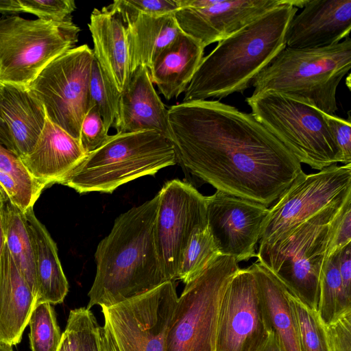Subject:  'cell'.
<instances>
[{"instance_id": "22", "label": "cell", "mask_w": 351, "mask_h": 351, "mask_svg": "<svg viewBox=\"0 0 351 351\" xmlns=\"http://www.w3.org/2000/svg\"><path fill=\"white\" fill-rule=\"evenodd\" d=\"M0 109L13 152L19 157L27 154L45 125L43 105L27 87L2 84Z\"/></svg>"}, {"instance_id": "5", "label": "cell", "mask_w": 351, "mask_h": 351, "mask_svg": "<svg viewBox=\"0 0 351 351\" xmlns=\"http://www.w3.org/2000/svg\"><path fill=\"white\" fill-rule=\"evenodd\" d=\"M177 162L171 142L154 131L116 133L58 182L79 193H112L117 188Z\"/></svg>"}, {"instance_id": "3", "label": "cell", "mask_w": 351, "mask_h": 351, "mask_svg": "<svg viewBox=\"0 0 351 351\" xmlns=\"http://www.w3.org/2000/svg\"><path fill=\"white\" fill-rule=\"evenodd\" d=\"M306 0H291L266 12L226 38L204 57L184 91L183 101L220 99L243 93L285 47L287 27Z\"/></svg>"}, {"instance_id": "1", "label": "cell", "mask_w": 351, "mask_h": 351, "mask_svg": "<svg viewBox=\"0 0 351 351\" xmlns=\"http://www.w3.org/2000/svg\"><path fill=\"white\" fill-rule=\"evenodd\" d=\"M167 110L177 162L217 191L267 207L303 172L252 113L208 99L182 101Z\"/></svg>"}, {"instance_id": "11", "label": "cell", "mask_w": 351, "mask_h": 351, "mask_svg": "<svg viewBox=\"0 0 351 351\" xmlns=\"http://www.w3.org/2000/svg\"><path fill=\"white\" fill-rule=\"evenodd\" d=\"M178 298L174 281H167L136 297L102 306L118 351H166Z\"/></svg>"}, {"instance_id": "34", "label": "cell", "mask_w": 351, "mask_h": 351, "mask_svg": "<svg viewBox=\"0 0 351 351\" xmlns=\"http://www.w3.org/2000/svg\"><path fill=\"white\" fill-rule=\"evenodd\" d=\"M106 8L122 19L138 14L160 16L174 14L179 8L178 0H117Z\"/></svg>"}, {"instance_id": "23", "label": "cell", "mask_w": 351, "mask_h": 351, "mask_svg": "<svg viewBox=\"0 0 351 351\" xmlns=\"http://www.w3.org/2000/svg\"><path fill=\"white\" fill-rule=\"evenodd\" d=\"M204 48L181 33L155 59L149 69L151 80L167 100L186 90L204 58Z\"/></svg>"}, {"instance_id": "7", "label": "cell", "mask_w": 351, "mask_h": 351, "mask_svg": "<svg viewBox=\"0 0 351 351\" xmlns=\"http://www.w3.org/2000/svg\"><path fill=\"white\" fill-rule=\"evenodd\" d=\"M253 116L298 160L322 170L341 157L324 112L315 107L276 93L246 98Z\"/></svg>"}, {"instance_id": "14", "label": "cell", "mask_w": 351, "mask_h": 351, "mask_svg": "<svg viewBox=\"0 0 351 351\" xmlns=\"http://www.w3.org/2000/svg\"><path fill=\"white\" fill-rule=\"evenodd\" d=\"M270 330L255 276L239 269L221 300L215 351H260Z\"/></svg>"}, {"instance_id": "6", "label": "cell", "mask_w": 351, "mask_h": 351, "mask_svg": "<svg viewBox=\"0 0 351 351\" xmlns=\"http://www.w3.org/2000/svg\"><path fill=\"white\" fill-rule=\"evenodd\" d=\"M351 195L337 201L272 243H259L257 261L305 306L317 311L330 225Z\"/></svg>"}, {"instance_id": "40", "label": "cell", "mask_w": 351, "mask_h": 351, "mask_svg": "<svg viewBox=\"0 0 351 351\" xmlns=\"http://www.w3.org/2000/svg\"><path fill=\"white\" fill-rule=\"evenodd\" d=\"M324 118L339 150L341 163L351 164V120L324 112Z\"/></svg>"}, {"instance_id": "28", "label": "cell", "mask_w": 351, "mask_h": 351, "mask_svg": "<svg viewBox=\"0 0 351 351\" xmlns=\"http://www.w3.org/2000/svg\"><path fill=\"white\" fill-rule=\"evenodd\" d=\"M45 187L30 175L18 155L0 143V189L14 204L25 213Z\"/></svg>"}, {"instance_id": "13", "label": "cell", "mask_w": 351, "mask_h": 351, "mask_svg": "<svg viewBox=\"0 0 351 351\" xmlns=\"http://www.w3.org/2000/svg\"><path fill=\"white\" fill-rule=\"evenodd\" d=\"M158 194L155 243L168 281L175 282L181 256L192 234L208 225L206 196L191 184L178 179L166 182Z\"/></svg>"}, {"instance_id": "24", "label": "cell", "mask_w": 351, "mask_h": 351, "mask_svg": "<svg viewBox=\"0 0 351 351\" xmlns=\"http://www.w3.org/2000/svg\"><path fill=\"white\" fill-rule=\"evenodd\" d=\"M249 268L255 276L267 323L281 351H302L294 311L285 285L256 261Z\"/></svg>"}, {"instance_id": "45", "label": "cell", "mask_w": 351, "mask_h": 351, "mask_svg": "<svg viewBox=\"0 0 351 351\" xmlns=\"http://www.w3.org/2000/svg\"><path fill=\"white\" fill-rule=\"evenodd\" d=\"M1 88L2 84L0 83V100L1 96ZM0 143L4 145L6 148L13 152L12 145L10 140V136L6 127V125L1 117V109H0Z\"/></svg>"}, {"instance_id": "42", "label": "cell", "mask_w": 351, "mask_h": 351, "mask_svg": "<svg viewBox=\"0 0 351 351\" xmlns=\"http://www.w3.org/2000/svg\"><path fill=\"white\" fill-rule=\"evenodd\" d=\"M57 351H79L75 331L69 319Z\"/></svg>"}, {"instance_id": "15", "label": "cell", "mask_w": 351, "mask_h": 351, "mask_svg": "<svg viewBox=\"0 0 351 351\" xmlns=\"http://www.w3.org/2000/svg\"><path fill=\"white\" fill-rule=\"evenodd\" d=\"M291 1L178 0L180 8L174 16L181 32L205 49Z\"/></svg>"}, {"instance_id": "47", "label": "cell", "mask_w": 351, "mask_h": 351, "mask_svg": "<svg viewBox=\"0 0 351 351\" xmlns=\"http://www.w3.org/2000/svg\"><path fill=\"white\" fill-rule=\"evenodd\" d=\"M0 351H14L12 346L0 344Z\"/></svg>"}, {"instance_id": "39", "label": "cell", "mask_w": 351, "mask_h": 351, "mask_svg": "<svg viewBox=\"0 0 351 351\" xmlns=\"http://www.w3.org/2000/svg\"><path fill=\"white\" fill-rule=\"evenodd\" d=\"M330 351H351V309L326 326Z\"/></svg>"}, {"instance_id": "10", "label": "cell", "mask_w": 351, "mask_h": 351, "mask_svg": "<svg viewBox=\"0 0 351 351\" xmlns=\"http://www.w3.org/2000/svg\"><path fill=\"white\" fill-rule=\"evenodd\" d=\"M94 54L86 44L49 62L27 88L43 105L47 117L79 141L90 105L89 83Z\"/></svg>"}, {"instance_id": "9", "label": "cell", "mask_w": 351, "mask_h": 351, "mask_svg": "<svg viewBox=\"0 0 351 351\" xmlns=\"http://www.w3.org/2000/svg\"><path fill=\"white\" fill-rule=\"evenodd\" d=\"M239 269L235 258L221 255L185 284L169 324L166 351H215L221 300Z\"/></svg>"}, {"instance_id": "43", "label": "cell", "mask_w": 351, "mask_h": 351, "mask_svg": "<svg viewBox=\"0 0 351 351\" xmlns=\"http://www.w3.org/2000/svg\"><path fill=\"white\" fill-rule=\"evenodd\" d=\"M100 337L103 351H118L114 338L106 322L100 328Z\"/></svg>"}, {"instance_id": "18", "label": "cell", "mask_w": 351, "mask_h": 351, "mask_svg": "<svg viewBox=\"0 0 351 351\" xmlns=\"http://www.w3.org/2000/svg\"><path fill=\"white\" fill-rule=\"evenodd\" d=\"M167 114L154 88L149 69L141 66L134 71L128 85L121 94L112 127L117 134L154 131L169 140Z\"/></svg>"}, {"instance_id": "35", "label": "cell", "mask_w": 351, "mask_h": 351, "mask_svg": "<svg viewBox=\"0 0 351 351\" xmlns=\"http://www.w3.org/2000/svg\"><path fill=\"white\" fill-rule=\"evenodd\" d=\"M68 319L74 327L79 351H103L100 328L97 319L86 307L73 309Z\"/></svg>"}, {"instance_id": "33", "label": "cell", "mask_w": 351, "mask_h": 351, "mask_svg": "<svg viewBox=\"0 0 351 351\" xmlns=\"http://www.w3.org/2000/svg\"><path fill=\"white\" fill-rule=\"evenodd\" d=\"M28 324L32 351H57L62 333L52 304L37 303Z\"/></svg>"}, {"instance_id": "36", "label": "cell", "mask_w": 351, "mask_h": 351, "mask_svg": "<svg viewBox=\"0 0 351 351\" xmlns=\"http://www.w3.org/2000/svg\"><path fill=\"white\" fill-rule=\"evenodd\" d=\"M23 12L29 13L38 19L62 22L71 19L76 5L73 0H19Z\"/></svg>"}, {"instance_id": "19", "label": "cell", "mask_w": 351, "mask_h": 351, "mask_svg": "<svg viewBox=\"0 0 351 351\" xmlns=\"http://www.w3.org/2000/svg\"><path fill=\"white\" fill-rule=\"evenodd\" d=\"M86 156L80 141L46 116L35 145L20 158L30 175L47 187L58 183Z\"/></svg>"}, {"instance_id": "2", "label": "cell", "mask_w": 351, "mask_h": 351, "mask_svg": "<svg viewBox=\"0 0 351 351\" xmlns=\"http://www.w3.org/2000/svg\"><path fill=\"white\" fill-rule=\"evenodd\" d=\"M158 193L121 214L95 253L96 274L86 308L109 306L136 297L168 280L154 239Z\"/></svg>"}, {"instance_id": "30", "label": "cell", "mask_w": 351, "mask_h": 351, "mask_svg": "<svg viewBox=\"0 0 351 351\" xmlns=\"http://www.w3.org/2000/svg\"><path fill=\"white\" fill-rule=\"evenodd\" d=\"M351 309L346 300L336 252L324 260L320 276L317 312L325 326Z\"/></svg>"}, {"instance_id": "8", "label": "cell", "mask_w": 351, "mask_h": 351, "mask_svg": "<svg viewBox=\"0 0 351 351\" xmlns=\"http://www.w3.org/2000/svg\"><path fill=\"white\" fill-rule=\"evenodd\" d=\"M80 27L18 15L0 18V83L27 87L52 60L75 47Z\"/></svg>"}, {"instance_id": "20", "label": "cell", "mask_w": 351, "mask_h": 351, "mask_svg": "<svg viewBox=\"0 0 351 351\" xmlns=\"http://www.w3.org/2000/svg\"><path fill=\"white\" fill-rule=\"evenodd\" d=\"M88 26L95 58L118 91L123 93L132 76L125 24L118 14L104 7L93 9Z\"/></svg>"}, {"instance_id": "29", "label": "cell", "mask_w": 351, "mask_h": 351, "mask_svg": "<svg viewBox=\"0 0 351 351\" xmlns=\"http://www.w3.org/2000/svg\"><path fill=\"white\" fill-rule=\"evenodd\" d=\"M221 255L207 226L192 234L181 256L178 280L188 283Z\"/></svg>"}, {"instance_id": "17", "label": "cell", "mask_w": 351, "mask_h": 351, "mask_svg": "<svg viewBox=\"0 0 351 351\" xmlns=\"http://www.w3.org/2000/svg\"><path fill=\"white\" fill-rule=\"evenodd\" d=\"M351 0H306L302 11L291 20L285 47L314 49L331 46L349 37Z\"/></svg>"}, {"instance_id": "26", "label": "cell", "mask_w": 351, "mask_h": 351, "mask_svg": "<svg viewBox=\"0 0 351 351\" xmlns=\"http://www.w3.org/2000/svg\"><path fill=\"white\" fill-rule=\"evenodd\" d=\"M123 22L132 74L141 66L149 69L157 56L182 33L174 14L160 16L138 14Z\"/></svg>"}, {"instance_id": "32", "label": "cell", "mask_w": 351, "mask_h": 351, "mask_svg": "<svg viewBox=\"0 0 351 351\" xmlns=\"http://www.w3.org/2000/svg\"><path fill=\"white\" fill-rule=\"evenodd\" d=\"M121 94L94 58L89 83L90 105L97 108L108 132L117 117Z\"/></svg>"}, {"instance_id": "38", "label": "cell", "mask_w": 351, "mask_h": 351, "mask_svg": "<svg viewBox=\"0 0 351 351\" xmlns=\"http://www.w3.org/2000/svg\"><path fill=\"white\" fill-rule=\"evenodd\" d=\"M351 243V199H349L330 225L326 258Z\"/></svg>"}, {"instance_id": "16", "label": "cell", "mask_w": 351, "mask_h": 351, "mask_svg": "<svg viewBox=\"0 0 351 351\" xmlns=\"http://www.w3.org/2000/svg\"><path fill=\"white\" fill-rule=\"evenodd\" d=\"M265 206L220 191L206 196L207 224L221 255L239 263L256 256Z\"/></svg>"}, {"instance_id": "12", "label": "cell", "mask_w": 351, "mask_h": 351, "mask_svg": "<svg viewBox=\"0 0 351 351\" xmlns=\"http://www.w3.org/2000/svg\"><path fill=\"white\" fill-rule=\"evenodd\" d=\"M351 195V164L332 165L318 173L302 172L269 208L259 243H272L328 206Z\"/></svg>"}, {"instance_id": "44", "label": "cell", "mask_w": 351, "mask_h": 351, "mask_svg": "<svg viewBox=\"0 0 351 351\" xmlns=\"http://www.w3.org/2000/svg\"><path fill=\"white\" fill-rule=\"evenodd\" d=\"M19 0H0V13L5 15H16L22 13Z\"/></svg>"}, {"instance_id": "37", "label": "cell", "mask_w": 351, "mask_h": 351, "mask_svg": "<svg viewBox=\"0 0 351 351\" xmlns=\"http://www.w3.org/2000/svg\"><path fill=\"white\" fill-rule=\"evenodd\" d=\"M109 137L99 112L95 106H90L80 131L79 141L82 149L87 155L104 145Z\"/></svg>"}, {"instance_id": "27", "label": "cell", "mask_w": 351, "mask_h": 351, "mask_svg": "<svg viewBox=\"0 0 351 351\" xmlns=\"http://www.w3.org/2000/svg\"><path fill=\"white\" fill-rule=\"evenodd\" d=\"M0 204L5 245L17 268L37 298L34 251L25 213L1 189Z\"/></svg>"}, {"instance_id": "31", "label": "cell", "mask_w": 351, "mask_h": 351, "mask_svg": "<svg viewBox=\"0 0 351 351\" xmlns=\"http://www.w3.org/2000/svg\"><path fill=\"white\" fill-rule=\"evenodd\" d=\"M288 295L296 319L301 350L330 351L326 326L318 312L305 306L290 291Z\"/></svg>"}, {"instance_id": "25", "label": "cell", "mask_w": 351, "mask_h": 351, "mask_svg": "<svg viewBox=\"0 0 351 351\" xmlns=\"http://www.w3.org/2000/svg\"><path fill=\"white\" fill-rule=\"evenodd\" d=\"M34 251L38 301L63 302L69 283L58 254V248L46 227L36 217L34 208L25 213Z\"/></svg>"}, {"instance_id": "4", "label": "cell", "mask_w": 351, "mask_h": 351, "mask_svg": "<svg viewBox=\"0 0 351 351\" xmlns=\"http://www.w3.org/2000/svg\"><path fill=\"white\" fill-rule=\"evenodd\" d=\"M350 68V36L324 47H285L255 77L252 94L279 93L335 114L337 87Z\"/></svg>"}, {"instance_id": "46", "label": "cell", "mask_w": 351, "mask_h": 351, "mask_svg": "<svg viewBox=\"0 0 351 351\" xmlns=\"http://www.w3.org/2000/svg\"><path fill=\"white\" fill-rule=\"evenodd\" d=\"M260 351H281L272 330L269 331L267 340Z\"/></svg>"}, {"instance_id": "41", "label": "cell", "mask_w": 351, "mask_h": 351, "mask_svg": "<svg viewBox=\"0 0 351 351\" xmlns=\"http://www.w3.org/2000/svg\"><path fill=\"white\" fill-rule=\"evenodd\" d=\"M344 296L351 305V243L336 252Z\"/></svg>"}, {"instance_id": "21", "label": "cell", "mask_w": 351, "mask_h": 351, "mask_svg": "<svg viewBox=\"0 0 351 351\" xmlns=\"http://www.w3.org/2000/svg\"><path fill=\"white\" fill-rule=\"evenodd\" d=\"M37 304V298L5 245L0 261V344L19 343Z\"/></svg>"}]
</instances>
